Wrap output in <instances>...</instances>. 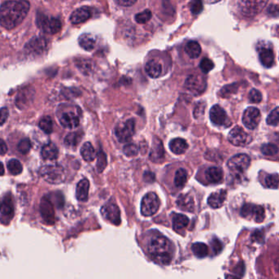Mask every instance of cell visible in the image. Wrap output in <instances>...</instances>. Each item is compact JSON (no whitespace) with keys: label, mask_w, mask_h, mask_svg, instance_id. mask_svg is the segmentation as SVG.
Here are the masks:
<instances>
[{"label":"cell","mask_w":279,"mask_h":279,"mask_svg":"<svg viewBox=\"0 0 279 279\" xmlns=\"http://www.w3.org/2000/svg\"><path fill=\"white\" fill-rule=\"evenodd\" d=\"M30 10L27 0H8L0 6V25L12 30L23 21Z\"/></svg>","instance_id":"cell-1"},{"label":"cell","mask_w":279,"mask_h":279,"mask_svg":"<svg viewBox=\"0 0 279 279\" xmlns=\"http://www.w3.org/2000/svg\"><path fill=\"white\" fill-rule=\"evenodd\" d=\"M173 247L164 236H155L148 245V252L154 261L162 265H170L173 257Z\"/></svg>","instance_id":"cell-2"},{"label":"cell","mask_w":279,"mask_h":279,"mask_svg":"<svg viewBox=\"0 0 279 279\" xmlns=\"http://www.w3.org/2000/svg\"><path fill=\"white\" fill-rule=\"evenodd\" d=\"M39 174L46 182L51 185H60L66 180L64 168L58 163L44 165L39 170Z\"/></svg>","instance_id":"cell-3"},{"label":"cell","mask_w":279,"mask_h":279,"mask_svg":"<svg viewBox=\"0 0 279 279\" xmlns=\"http://www.w3.org/2000/svg\"><path fill=\"white\" fill-rule=\"evenodd\" d=\"M36 24L43 32L50 35H55L62 29V22L59 19L41 12H38Z\"/></svg>","instance_id":"cell-4"},{"label":"cell","mask_w":279,"mask_h":279,"mask_svg":"<svg viewBox=\"0 0 279 279\" xmlns=\"http://www.w3.org/2000/svg\"><path fill=\"white\" fill-rule=\"evenodd\" d=\"M251 158L247 154H238L228 160V166L231 173L234 176H241L249 168Z\"/></svg>","instance_id":"cell-5"},{"label":"cell","mask_w":279,"mask_h":279,"mask_svg":"<svg viewBox=\"0 0 279 279\" xmlns=\"http://www.w3.org/2000/svg\"><path fill=\"white\" fill-rule=\"evenodd\" d=\"M160 207L159 197L155 192H148L143 196L141 202V213L143 216H152Z\"/></svg>","instance_id":"cell-6"},{"label":"cell","mask_w":279,"mask_h":279,"mask_svg":"<svg viewBox=\"0 0 279 279\" xmlns=\"http://www.w3.org/2000/svg\"><path fill=\"white\" fill-rule=\"evenodd\" d=\"M49 46V41L44 36H35L25 45V53L27 55L39 56L45 53Z\"/></svg>","instance_id":"cell-7"},{"label":"cell","mask_w":279,"mask_h":279,"mask_svg":"<svg viewBox=\"0 0 279 279\" xmlns=\"http://www.w3.org/2000/svg\"><path fill=\"white\" fill-rule=\"evenodd\" d=\"M269 0H239V7L245 16H256L266 7Z\"/></svg>","instance_id":"cell-8"},{"label":"cell","mask_w":279,"mask_h":279,"mask_svg":"<svg viewBox=\"0 0 279 279\" xmlns=\"http://www.w3.org/2000/svg\"><path fill=\"white\" fill-rule=\"evenodd\" d=\"M135 132V122L134 119H130L125 122L120 123L115 127V134L120 143H127L131 140Z\"/></svg>","instance_id":"cell-9"},{"label":"cell","mask_w":279,"mask_h":279,"mask_svg":"<svg viewBox=\"0 0 279 279\" xmlns=\"http://www.w3.org/2000/svg\"><path fill=\"white\" fill-rule=\"evenodd\" d=\"M228 139L233 145L237 147H245L251 143L252 138L241 127L235 126L229 132Z\"/></svg>","instance_id":"cell-10"},{"label":"cell","mask_w":279,"mask_h":279,"mask_svg":"<svg viewBox=\"0 0 279 279\" xmlns=\"http://www.w3.org/2000/svg\"><path fill=\"white\" fill-rule=\"evenodd\" d=\"M185 86L194 95H200L206 89V81L202 76L191 75L185 81Z\"/></svg>","instance_id":"cell-11"},{"label":"cell","mask_w":279,"mask_h":279,"mask_svg":"<svg viewBox=\"0 0 279 279\" xmlns=\"http://www.w3.org/2000/svg\"><path fill=\"white\" fill-rule=\"evenodd\" d=\"M261 111L256 107H248L242 115V123L247 129H255L261 121Z\"/></svg>","instance_id":"cell-12"},{"label":"cell","mask_w":279,"mask_h":279,"mask_svg":"<svg viewBox=\"0 0 279 279\" xmlns=\"http://www.w3.org/2000/svg\"><path fill=\"white\" fill-rule=\"evenodd\" d=\"M241 215L244 218H253L256 222H262L266 217L265 210L261 205L245 204L241 210Z\"/></svg>","instance_id":"cell-13"},{"label":"cell","mask_w":279,"mask_h":279,"mask_svg":"<svg viewBox=\"0 0 279 279\" xmlns=\"http://www.w3.org/2000/svg\"><path fill=\"white\" fill-rule=\"evenodd\" d=\"M102 216L111 222V224L119 225L120 224V212L119 207L115 204H106L103 205L101 210Z\"/></svg>","instance_id":"cell-14"},{"label":"cell","mask_w":279,"mask_h":279,"mask_svg":"<svg viewBox=\"0 0 279 279\" xmlns=\"http://www.w3.org/2000/svg\"><path fill=\"white\" fill-rule=\"evenodd\" d=\"M210 118L213 124L219 125V126H222V125L227 126L228 116L224 109L219 105H215L211 107L210 111Z\"/></svg>","instance_id":"cell-15"},{"label":"cell","mask_w":279,"mask_h":279,"mask_svg":"<svg viewBox=\"0 0 279 279\" xmlns=\"http://www.w3.org/2000/svg\"><path fill=\"white\" fill-rule=\"evenodd\" d=\"M91 16H92V12L90 7H80L72 12L71 17H70V21L73 25H79V24L88 21Z\"/></svg>","instance_id":"cell-16"},{"label":"cell","mask_w":279,"mask_h":279,"mask_svg":"<svg viewBox=\"0 0 279 279\" xmlns=\"http://www.w3.org/2000/svg\"><path fill=\"white\" fill-rule=\"evenodd\" d=\"M40 211H41L42 217L48 224H53L54 223L53 205L49 198L43 197L42 199L41 204H40Z\"/></svg>","instance_id":"cell-17"},{"label":"cell","mask_w":279,"mask_h":279,"mask_svg":"<svg viewBox=\"0 0 279 279\" xmlns=\"http://www.w3.org/2000/svg\"><path fill=\"white\" fill-rule=\"evenodd\" d=\"M259 58L264 67L270 68L275 64V53L271 47H261L259 49Z\"/></svg>","instance_id":"cell-18"},{"label":"cell","mask_w":279,"mask_h":279,"mask_svg":"<svg viewBox=\"0 0 279 279\" xmlns=\"http://www.w3.org/2000/svg\"><path fill=\"white\" fill-rule=\"evenodd\" d=\"M59 121L62 126L66 129H76V127H78L80 125L78 115L72 111H67L62 114L59 117Z\"/></svg>","instance_id":"cell-19"},{"label":"cell","mask_w":279,"mask_h":279,"mask_svg":"<svg viewBox=\"0 0 279 279\" xmlns=\"http://www.w3.org/2000/svg\"><path fill=\"white\" fill-rule=\"evenodd\" d=\"M164 147H163L162 142L160 140V139L156 138L154 142L152 143V148L150 153V159L152 160L153 162L159 163V162H162V161L164 160Z\"/></svg>","instance_id":"cell-20"},{"label":"cell","mask_w":279,"mask_h":279,"mask_svg":"<svg viewBox=\"0 0 279 279\" xmlns=\"http://www.w3.org/2000/svg\"><path fill=\"white\" fill-rule=\"evenodd\" d=\"M226 197V190H219V191L211 193V195L208 197V205H210V207L215 208V209L221 207L222 205H224Z\"/></svg>","instance_id":"cell-21"},{"label":"cell","mask_w":279,"mask_h":279,"mask_svg":"<svg viewBox=\"0 0 279 279\" xmlns=\"http://www.w3.org/2000/svg\"><path fill=\"white\" fill-rule=\"evenodd\" d=\"M58 155H59V151H58V147L54 143H48L42 148V157L46 161L53 162L58 159Z\"/></svg>","instance_id":"cell-22"},{"label":"cell","mask_w":279,"mask_h":279,"mask_svg":"<svg viewBox=\"0 0 279 279\" xmlns=\"http://www.w3.org/2000/svg\"><path fill=\"white\" fill-rule=\"evenodd\" d=\"M13 202L10 195H6L0 200V213L5 217H12L14 213Z\"/></svg>","instance_id":"cell-23"},{"label":"cell","mask_w":279,"mask_h":279,"mask_svg":"<svg viewBox=\"0 0 279 279\" xmlns=\"http://www.w3.org/2000/svg\"><path fill=\"white\" fill-rule=\"evenodd\" d=\"M90 191V182L88 180L84 179L81 180L76 187V198L80 201H86L88 200Z\"/></svg>","instance_id":"cell-24"},{"label":"cell","mask_w":279,"mask_h":279,"mask_svg":"<svg viewBox=\"0 0 279 279\" xmlns=\"http://www.w3.org/2000/svg\"><path fill=\"white\" fill-rule=\"evenodd\" d=\"M224 173L219 167H210L205 171V179L209 184H219L223 180Z\"/></svg>","instance_id":"cell-25"},{"label":"cell","mask_w":279,"mask_h":279,"mask_svg":"<svg viewBox=\"0 0 279 279\" xmlns=\"http://www.w3.org/2000/svg\"><path fill=\"white\" fill-rule=\"evenodd\" d=\"M177 205L185 211L192 212L194 210V200L189 194H181L177 199Z\"/></svg>","instance_id":"cell-26"},{"label":"cell","mask_w":279,"mask_h":279,"mask_svg":"<svg viewBox=\"0 0 279 279\" xmlns=\"http://www.w3.org/2000/svg\"><path fill=\"white\" fill-rule=\"evenodd\" d=\"M188 145H187V142L184 139H172L170 143V148H171V152L176 155L184 154L186 151H187Z\"/></svg>","instance_id":"cell-27"},{"label":"cell","mask_w":279,"mask_h":279,"mask_svg":"<svg viewBox=\"0 0 279 279\" xmlns=\"http://www.w3.org/2000/svg\"><path fill=\"white\" fill-rule=\"evenodd\" d=\"M145 71L151 78H158L162 74V65L156 60L149 61L146 64Z\"/></svg>","instance_id":"cell-28"},{"label":"cell","mask_w":279,"mask_h":279,"mask_svg":"<svg viewBox=\"0 0 279 279\" xmlns=\"http://www.w3.org/2000/svg\"><path fill=\"white\" fill-rule=\"evenodd\" d=\"M79 44L85 50L91 51L94 49L96 39L91 34H83L79 38Z\"/></svg>","instance_id":"cell-29"},{"label":"cell","mask_w":279,"mask_h":279,"mask_svg":"<svg viewBox=\"0 0 279 279\" xmlns=\"http://www.w3.org/2000/svg\"><path fill=\"white\" fill-rule=\"evenodd\" d=\"M81 156L86 162H93L97 157L95 149L90 142L85 143L81 149Z\"/></svg>","instance_id":"cell-30"},{"label":"cell","mask_w":279,"mask_h":279,"mask_svg":"<svg viewBox=\"0 0 279 279\" xmlns=\"http://www.w3.org/2000/svg\"><path fill=\"white\" fill-rule=\"evenodd\" d=\"M185 52L190 58L196 59L201 55V48L197 42L190 41L185 46Z\"/></svg>","instance_id":"cell-31"},{"label":"cell","mask_w":279,"mask_h":279,"mask_svg":"<svg viewBox=\"0 0 279 279\" xmlns=\"http://www.w3.org/2000/svg\"><path fill=\"white\" fill-rule=\"evenodd\" d=\"M189 223V219L186 215L182 214H177L173 218L174 229L176 231H180L186 228Z\"/></svg>","instance_id":"cell-32"},{"label":"cell","mask_w":279,"mask_h":279,"mask_svg":"<svg viewBox=\"0 0 279 279\" xmlns=\"http://www.w3.org/2000/svg\"><path fill=\"white\" fill-rule=\"evenodd\" d=\"M191 251L193 252L194 255L198 257V258H204L205 256H207L208 247L205 243L202 242H196L191 246Z\"/></svg>","instance_id":"cell-33"},{"label":"cell","mask_w":279,"mask_h":279,"mask_svg":"<svg viewBox=\"0 0 279 279\" xmlns=\"http://www.w3.org/2000/svg\"><path fill=\"white\" fill-rule=\"evenodd\" d=\"M187 181V172L185 169L180 168L176 171L175 185L177 187H183Z\"/></svg>","instance_id":"cell-34"},{"label":"cell","mask_w":279,"mask_h":279,"mask_svg":"<svg viewBox=\"0 0 279 279\" xmlns=\"http://www.w3.org/2000/svg\"><path fill=\"white\" fill-rule=\"evenodd\" d=\"M39 126L40 129L46 133V134H51L53 130V120L50 116H44L39 120Z\"/></svg>","instance_id":"cell-35"},{"label":"cell","mask_w":279,"mask_h":279,"mask_svg":"<svg viewBox=\"0 0 279 279\" xmlns=\"http://www.w3.org/2000/svg\"><path fill=\"white\" fill-rule=\"evenodd\" d=\"M7 169L13 176H18L22 172V165L18 160L11 159L7 162Z\"/></svg>","instance_id":"cell-36"},{"label":"cell","mask_w":279,"mask_h":279,"mask_svg":"<svg viewBox=\"0 0 279 279\" xmlns=\"http://www.w3.org/2000/svg\"><path fill=\"white\" fill-rule=\"evenodd\" d=\"M152 16L150 10H144L143 12L137 14L135 16V21L139 24H145L150 21Z\"/></svg>","instance_id":"cell-37"},{"label":"cell","mask_w":279,"mask_h":279,"mask_svg":"<svg viewBox=\"0 0 279 279\" xmlns=\"http://www.w3.org/2000/svg\"><path fill=\"white\" fill-rule=\"evenodd\" d=\"M261 152L266 156H275V155L278 154L279 148H278V146L275 144L267 143V144H264L261 147Z\"/></svg>","instance_id":"cell-38"},{"label":"cell","mask_w":279,"mask_h":279,"mask_svg":"<svg viewBox=\"0 0 279 279\" xmlns=\"http://www.w3.org/2000/svg\"><path fill=\"white\" fill-rule=\"evenodd\" d=\"M266 185L270 188L278 189V187H279V175L274 174V175L268 176L266 178Z\"/></svg>","instance_id":"cell-39"},{"label":"cell","mask_w":279,"mask_h":279,"mask_svg":"<svg viewBox=\"0 0 279 279\" xmlns=\"http://www.w3.org/2000/svg\"><path fill=\"white\" fill-rule=\"evenodd\" d=\"M279 107H276L275 110H273L270 112V115H268L267 124L273 126H277L279 125Z\"/></svg>","instance_id":"cell-40"},{"label":"cell","mask_w":279,"mask_h":279,"mask_svg":"<svg viewBox=\"0 0 279 279\" xmlns=\"http://www.w3.org/2000/svg\"><path fill=\"white\" fill-rule=\"evenodd\" d=\"M30 148L31 143L29 139H21L17 145V150L24 155L27 154L28 152H30Z\"/></svg>","instance_id":"cell-41"},{"label":"cell","mask_w":279,"mask_h":279,"mask_svg":"<svg viewBox=\"0 0 279 279\" xmlns=\"http://www.w3.org/2000/svg\"><path fill=\"white\" fill-rule=\"evenodd\" d=\"M97 156V171L98 172H102L104 171V169L106 168V154L104 153L102 151H99Z\"/></svg>","instance_id":"cell-42"},{"label":"cell","mask_w":279,"mask_h":279,"mask_svg":"<svg viewBox=\"0 0 279 279\" xmlns=\"http://www.w3.org/2000/svg\"><path fill=\"white\" fill-rule=\"evenodd\" d=\"M139 147L134 143H129L124 147L123 152L127 157H135L139 153Z\"/></svg>","instance_id":"cell-43"},{"label":"cell","mask_w":279,"mask_h":279,"mask_svg":"<svg viewBox=\"0 0 279 279\" xmlns=\"http://www.w3.org/2000/svg\"><path fill=\"white\" fill-rule=\"evenodd\" d=\"M200 69L203 73H209L214 68V63L209 58H203L199 64Z\"/></svg>","instance_id":"cell-44"},{"label":"cell","mask_w":279,"mask_h":279,"mask_svg":"<svg viewBox=\"0 0 279 279\" xmlns=\"http://www.w3.org/2000/svg\"><path fill=\"white\" fill-rule=\"evenodd\" d=\"M79 141H80V136H79L78 133H72L65 138L64 142L66 145L69 146V147H75L77 145Z\"/></svg>","instance_id":"cell-45"},{"label":"cell","mask_w":279,"mask_h":279,"mask_svg":"<svg viewBox=\"0 0 279 279\" xmlns=\"http://www.w3.org/2000/svg\"><path fill=\"white\" fill-rule=\"evenodd\" d=\"M203 3L201 0H191L190 3V10L191 13L194 15H198L200 12H202Z\"/></svg>","instance_id":"cell-46"},{"label":"cell","mask_w":279,"mask_h":279,"mask_svg":"<svg viewBox=\"0 0 279 279\" xmlns=\"http://www.w3.org/2000/svg\"><path fill=\"white\" fill-rule=\"evenodd\" d=\"M249 99L251 102L259 103V102H261L262 101V94H261V93L259 90L253 89L250 92Z\"/></svg>","instance_id":"cell-47"},{"label":"cell","mask_w":279,"mask_h":279,"mask_svg":"<svg viewBox=\"0 0 279 279\" xmlns=\"http://www.w3.org/2000/svg\"><path fill=\"white\" fill-rule=\"evenodd\" d=\"M210 246L212 247L213 252H215V255L221 252L223 249L222 242L217 238H213L212 240L210 241Z\"/></svg>","instance_id":"cell-48"},{"label":"cell","mask_w":279,"mask_h":279,"mask_svg":"<svg viewBox=\"0 0 279 279\" xmlns=\"http://www.w3.org/2000/svg\"><path fill=\"white\" fill-rule=\"evenodd\" d=\"M8 115H9V111L7 107L0 108V125H3L7 121Z\"/></svg>","instance_id":"cell-49"},{"label":"cell","mask_w":279,"mask_h":279,"mask_svg":"<svg viewBox=\"0 0 279 279\" xmlns=\"http://www.w3.org/2000/svg\"><path fill=\"white\" fill-rule=\"evenodd\" d=\"M137 0H115V2L118 4L124 6V7H130L132 5H134L136 2Z\"/></svg>","instance_id":"cell-50"},{"label":"cell","mask_w":279,"mask_h":279,"mask_svg":"<svg viewBox=\"0 0 279 279\" xmlns=\"http://www.w3.org/2000/svg\"><path fill=\"white\" fill-rule=\"evenodd\" d=\"M196 108L194 110L193 115L195 117L198 118L200 115H202L203 112H204L205 106L204 105L201 106V103H199L198 106H196Z\"/></svg>","instance_id":"cell-51"},{"label":"cell","mask_w":279,"mask_h":279,"mask_svg":"<svg viewBox=\"0 0 279 279\" xmlns=\"http://www.w3.org/2000/svg\"><path fill=\"white\" fill-rule=\"evenodd\" d=\"M269 13L271 14L273 16H278V14H279L278 5H271L269 8Z\"/></svg>","instance_id":"cell-52"},{"label":"cell","mask_w":279,"mask_h":279,"mask_svg":"<svg viewBox=\"0 0 279 279\" xmlns=\"http://www.w3.org/2000/svg\"><path fill=\"white\" fill-rule=\"evenodd\" d=\"M7 152V147L4 141L0 139V155H4Z\"/></svg>","instance_id":"cell-53"},{"label":"cell","mask_w":279,"mask_h":279,"mask_svg":"<svg viewBox=\"0 0 279 279\" xmlns=\"http://www.w3.org/2000/svg\"><path fill=\"white\" fill-rule=\"evenodd\" d=\"M4 172V167H3V165H2V163L0 162V176H3Z\"/></svg>","instance_id":"cell-54"},{"label":"cell","mask_w":279,"mask_h":279,"mask_svg":"<svg viewBox=\"0 0 279 279\" xmlns=\"http://www.w3.org/2000/svg\"><path fill=\"white\" fill-rule=\"evenodd\" d=\"M220 0H206V2H209V3H215V2H218Z\"/></svg>","instance_id":"cell-55"}]
</instances>
